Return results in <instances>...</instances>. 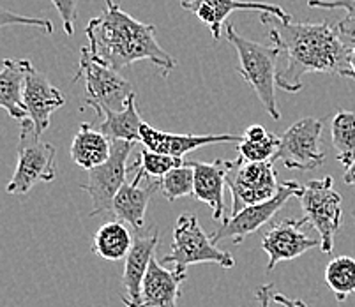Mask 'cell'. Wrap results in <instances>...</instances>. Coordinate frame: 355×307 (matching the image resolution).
Returning a JSON list of instances; mask_svg holds the SVG:
<instances>
[{
	"label": "cell",
	"instance_id": "e0dca14e",
	"mask_svg": "<svg viewBox=\"0 0 355 307\" xmlns=\"http://www.w3.org/2000/svg\"><path fill=\"white\" fill-rule=\"evenodd\" d=\"M241 140L242 134H173L157 131L145 122L140 129V143H144L145 148L180 159L196 148L216 143H239Z\"/></svg>",
	"mask_w": 355,
	"mask_h": 307
},
{
	"label": "cell",
	"instance_id": "836d02e7",
	"mask_svg": "<svg viewBox=\"0 0 355 307\" xmlns=\"http://www.w3.org/2000/svg\"><path fill=\"white\" fill-rule=\"evenodd\" d=\"M343 180H345V184H348V186H355V159H354V163L347 168V171H345Z\"/></svg>",
	"mask_w": 355,
	"mask_h": 307
},
{
	"label": "cell",
	"instance_id": "3957f363",
	"mask_svg": "<svg viewBox=\"0 0 355 307\" xmlns=\"http://www.w3.org/2000/svg\"><path fill=\"white\" fill-rule=\"evenodd\" d=\"M227 40L235 48L239 55V73L248 83L258 99L261 101L266 112L274 121H279V109L276 99V62L279 50L276 46L254 43L235 30L234 25L227 27Z\"/></svg>",
	"mask_w": 355,
	"mask_h": 307
},
{
	"label": "cell",
	"instance_id": "9a60e30c",
	"mask_svg": "<svg viewBox=\"0 0 355 307\" xmlns=\"http://www.w3.org/2000/svg\"><path fill=\"white\" fill-rule=\"evenodd\" d=\"M157 189H161V180L150 179L141 171H137L135 179L125 182L117 193L110 212L117 218V221L125 222L135 231H140L145 226L148 203Z\"/></svg>",
	"mask_w": 355,
	"mask_h": 307
},
{
	"label": "cell",
	"instance_id": "44dd1931",
	"mask_svg": "<svg viewBox=\"0 0 355 307\" xmlns=\"http://www.w3.org/2000/svg\"><path fill=\"white\" fill-rule=\"evenodd\" d=\"M69 154L73 161L83 170H94L108 161L112 154V141L99 129L83 122L78 132L74 134Z\"/></svg>",
	"mask_w": 355,
	"mask_h": 307
},
{
	"label": "cell",
	"instance_id": "cb8c5ba5",
	"mask_svg": "<svg viewBox=\"0 0 355 307\" xmlns=\"http://www.w3.org/2000/svg\"><path fill=\"white\" fill-rule=\"evenodd\" d=\"M279 148V137L266 128L254 124L242 132V140L237 143L239 159L244 163H269Z\"/></svg>",
	"mask_w": 355,
	"mask_h": 307
},
{
	"label": "cell",
	"instance_id": "ac0fdd59",
	"mask_svg": "<svg viewBox=\"0 0 355 307\" xmlns=\"http://www.w3.org/2000/svg\"><path fill=\"white\" fill-rule=\"evenodd\" d=\"M188 166L195 171V196L200 202L207 203L212 210V218L223 219L225 216V186L230 175L234 161L216 159L212 163H202V161H186Z\"/></svg>",
	"mask_w": 355,
	"mask_h": 307
},
{
	"label": "cell",
	"instance_id": "e575fe53",
	"mask_svg": "<svg viewBox=\"0 0 355 307\" xmlns=\"http://www.w3.org/2000/svg\"><path fill=\"white\" fill-rule=\"evenodd\" d=\"M350 66H352V71H354V74H355V46H354V50H352V57H350Z\"/></svg>",
	"mask_w": 355,
	"mask_h": 307
},
{
	"label": "cell",
	"instance_id": "5bb4252c",
	"mask_svg": "<svg viewBox=\"0 0 355 307\" xmlns=\"http://www.w3.org/2000/svg\"><path fill=\"white\" fill-rule=\"evenodd\" d=\"M186 11L193 12L200 21L207 25L216 41L221 40L223 24L234 11H260L276 16L277 20L292 21V16L276 4L263 2H242V0H180Z\"/></svg>",
	"mask_w": 355,
	"mask_h": 307
},
{
	"label": "cell",
	"instance_id": "f1b7e54d",
	"mask_svg": "<svg viewBox=\"0 0 355 307\" xmlns=\"http://www.w3.org/2000/svg\"><path fill=\"white\" fill-rule=\"evenodd\" d=\"M308 6L315 9H345L347 16L338 24V28L355 44V0H308Z\"/></svg>",
	"mask_w": 355,
	"mask_h": 307
},
{
	"label": "cell",
	"instance_id": "8fae6325",
	"mask_svg": "<svg viewBox=\"0 0 355 307\" xmlns=\"http://www.w3.org/2000/svg\"><path fill=\"white\" fill-rule=\"evenodd\" d=\"M302 187L304 186H301L295 180H286V182L279 186V191H277V195L274 198L267 200L263 203H258V205L246 207L237 216L225 218L221 228L212 235V242L218 245V242L230 238L234 244H241L248 235L254 234L266 222H269L286 205L290 198H301Z\"/></svg>",
	"mask_w": 355,
	"mask_h": 307
},
{
	"label": "cell",
	"instance_id": "ffe728a7",
	"mask_svg": "<svg viewBox=\"0 0 355 307\" xmlns=\"http://www.w3.org/2000/svg\"><path fill=\"white\" fill-rule=\"evenodd\" d=\"M34 69L27 59H6L0 71V106L9 113V117L25 122L28 119L25 108V82L28 73Z\"/></svg>",
	"mask_w": 355,
	"mask_h": 307
},
{
	"label": "cell",
	"instance_id": "9c48e42d",
	"mask_svg": "<svg viewBox=\"0 0 355 307\" xmlns=\"http://www.w3.org/2000/svg\"><path fill=\"white\" fill-rule=\"evenodd\" d=\"M135 143L131 141H112V154H110L108 161L94 170H89L87 173L89 179H87V184H83L82 189L92 200L90 218L112 210L115 196L128 182L125 180L129 171L128 157Z\"/></svg>",
	"mask_w": 355,
	"mask_h": 307
},
{
	"label": "cell",
	"instance_id": "8992f818",
	"mask_svg": "<svg viewBox=\"0 0 355 307\" xmlns=\"http://www.w3.org/2000/svg\"><path fill=\"white\" fill-rule=\"evenodd\" d=\"M57 148L51 143H43L35 134L31 121L21 122L18 157L8 193L15 196L27 195L40 182H51L57 175Z\"/></svg>",
	"mask_w": 355,
	"mask_h": 307
},
{
	"label": "cell",
	"instance_id": "4dcf8cb0",
	"mask_svg": "<svg viewBox=\"0 0 355 307\" xmlns=\"http://www.w3.org/2000/svg\"><path fill=\"white\" fill-rule=\"evenodd\" d=\"M16 25V24H25V25H35V27L44 28V34H51L53 32V25L50 24L48 20H43V18H25V16H18V15H11V12L4 11L2 12V27L6 25Z\"/></svg>",
	"mask_w": 355,
	"mask_h": 307
},
{
	"label": "cell",
	"instance_id": "d6a6232c",
	"mask_svg": "<svg viewBox=\"0 0 355 307\" xmlns=\"http://www.w3.org/2000/svg\"><path fill=\"white\" fill-rule=\"evenodd\" d=\"M272 300L276 304H282V306H285V307H309V306H306L304 300H292V299H288L286 295H283V293H274Z\"/></svg>",
	"mask_w": 355,
	"mask_h": 307
},
{
	"label": "cell",
	"instance_id": "d6986e66",
	"mask_svg": "<svg viewBox=\"0 0 355 307\" xmlns=\"http://www.w3.org/2000/svg\"><path fill=\"white\" fill-rule=\"evenodd\" d=\"M186 279L188 276L168 270L154 256L141 283L140 307H177L180 284Z\"/></svg>",
	"mask_w": 355,
	"mask_h": 307
},
{
	"label": "cell",
	"instance_id": "2e32d148",
	"mask_svg": "<svg viewBox=\"0 0 355 307\" xmlns=\"http://www.w3.org/2000/svg\"><path fill=\"white\" fill-rule=\"evenodd\" d=\"M25 108L35 134L41 137L48 129L53 112L66 105V99L60 90L48 80L46 74L32 69L25 82Z\"/></svg>",
	"mask_w": 355,
	"mask_h": 307
},
{
	"label": "cell",
	"instance_id": "30bf717a",
	"mask_svg": "<svg viewBox=\"0 0 355 307\" xmlns=\"http://www.w3.org/2000/svg\"><path fill=\"white\" fill-rule=\"evenodd\" d=\"M320 137L322 122L318 119H301L279 137V148L272 163L282 161L290 170L301 171H311L322 166L325 152L320 147Z\"/></svg>",
	"mask_w": 355,
	"mask_h": 307
},
{
	"label": "cell",
	"instance_id": "7a4b0ae2",
	"mask_svg": "<svg viewBox=\"0 0 355 307\" xmlns=\"http://www.w3.org/2000/svg\"><path fill=\"white\" fill-rule=\"evenodd\" d=\"M101 15L85 27L89 51L96 60L119 71L140 60H148L166 76L175 69L177 60L161 48L156 40V27L135 20L122 11L114 0H105Z\"/></svg>",
	"mask_w": 355,
	"mask_h": 307
},
{
	"label": "cell",
	"instance_id": "277c9868",
	"mask_svg": "<svg viewBox=\"0 0 355 307\" xmlns=\"http://www.w3.org/2000/svg\"><path fill=\"white\" fill-rule=\"evenodd\" d=\"M85 80V92L82 99V109H94L98 117H105L106 112H121L135 96L133 87L122 78L119 71L105 66L90 55L89 48H82L78 73L73 78L76 83Z\"/></svg>",
	"mask_w": 355,
	"mask_h": 307
},
{
	"label": "cell",
	"instance_id": "6da1fadb",
	"mask_svg": "<svg viewBox=\"0 0 355 307\" xmlns=\"http://www.w3.org/2000/svg\"><path fill=\"white\" fill-rule=\"evenodd\" d=\"M276 27L270 28L269 40L272 46L285 55V67L277 71L276 85L286 92L302 89V76L308 73L338 74L354 78L350 66L354 46L347 44L338 25L329 21H282L276 18Z\"/></svg>",
	"mask_w": 355,
	"mask_h": 307
},
{
	"label": "cell",
	"instance_id": "52a82bcc",
	"mask_svg": "<svg viewBox=\"0 0 355 307\" xmlns=\"http://www.w3.org/2000/svg\"><path fill=\"white\" fill-rule=\"evenodd\" d=\"M332 177L311 180L302 187L301 207L304 218L315 226L320 235V249L331 254L334 249V237L343 222V200L332 187Z\"/></svg>",
	"mask_w": 355,
	"mask_h": 307
},
{
	"label": "cell",
	"instance_id": "f546056e",
	"mask_svg": "<svg viewBox=\"0 0 355 307\" xmlns=\"http://www.w3.org/2000/svg\"><path fill=\"white\" fill-rule=\"evenodd\" d=\"M51 4L59 11L60 20H62L64 30L67 35L74 34V20H76V8L78 0H51Z\"/></svg>",
	"mask_w": 355,
	"mask_h": 307
},
{
	"label": "cell",
	"instance_id": "4fadbf2b",
	"mask_svg": "<svg viewBox=\"0 0 355 307\" xmlns=\"http://www.w3.org/2000/svg\"><path fill=\"white\" fill-rule=\"evenodd\" d=\"M159 245V229L157 226H148L140 229L135 235L133 247L125 256L124 274H122V302L125 307H140L141 283L148 270V265L156 256V249Z\"/></svg>",
	"mask_w": 355,
	"mask_h": 307
},
{
	"label": "cell",
	"instance_id": "7c38bea8",
	"mask_svg": "<svg viewBox=\"0 0 355 307\" xmlns=\"http://www.w3.org/2000/svg\"><path fill=\"white\" fill-rule=\"evenodd\" d=\"M306 225H308L306 218L283 219V221L276 222L267 229L263 238H261V249L269 256L267 272H270L277 263L295 260L309 249L320 245V238L308 237L304 234Z\"/></svg>",
	"mask_w": 355,
	"mask_h": 307
},
{
	"label": "cell",
	"instance_id": "d4e9b609",
	"mask_svg": "<svg viewBox=\"0 0 355 307\" xmlns=\"http://www.w3.org/2000/svg\"><path fill=\"white\" fill-rule=\"evenodd\" d=\"M331 132L338 161L348 168L355 159V113L345 109L336 113Z\"/></svg>",
	"mask_w": 355,
	"mask_h": 307
},
{
	"label": "cell",
	"instance_id": "83f0119b",
	"mask_svg": "<svg viewBox=\"0 0 355 307\" xmlns=\"http://www.w3.org/2000/svg\"><path fill=\"white\" fill-rule=\"evenodd\" d=\"M161 193L170 203L195 193V171L186 164V159L182 166L175 168L161 179Z\"/></svg>",
	"mask_w": 355,
	"mask_h": 307
},
{
	"label": "cell",
	"instance_id": "ba28073f",
	"mask_svg": "<svg viewBox=\"0 0 355 307\" xmlns=\"http://www.w3.org/2000/svg\"><path fill=\"white\" fill-rule=\"evenodd\" d=\"M227 186L232 193V216H237L246 207L258 205L274 198L282 184L277 182V173L272 161L269 163H244L234 161Z\"/></svg>",
	"mask_w": 355,
	"mask_h": 307
},
{
	"label": "cell",
	"instance_id": "7402d4cb",
	"mask_svg": "<svg viewBox=\"0 0 355 307\" xmlns=\"http://www.w3.org/2000/svg\"><path fill=\"white\" fill-rule=\"evenodd\" d=\"M133 242L135 237L124 222L110 221L96 231L94 240H92V253L106 261L125 260L133 247Z\"/></svg>",
	"mask_w": 355,
	"mask_h": 307
},
{
	"label": "cell",
	"instance_id": "5b68a950",
	"mask_svg": "<svg viewBox=\"0 0 355 307\" xmlns=\"http://www.w3.org/2000/svg\"><path fill=\"white\" fill-rule=\"evenodd\" d=\"M168 263H173V270L180 276H188L189 265L218 263L223 268H232L235 265L234 256L228 251H223L212 242V237L193 214H180L173 228V240L170 253L163 258Z\"/></svg>",
	"mask_w": 355,
	"mask_h": 307
},
{
	"label": "cell",
	"instance_id": "603a6c76",
	"mask_svg": "<svg viewBox=\"0 0 355 307\" xmlns=\"http://www.w3.org/2000/svg\"><path fill=\"white\" fill-rule=\"evenodd\" d=\"M141 117L137 109V99L135 96L128 101L124 109L121 112H106L99 124V131L108 138L110 141H140Z\"/></svg>",
	"mask_w": 355,
	"mask_h": 307
},
{
	"label": "cell",
	"instance_id": "1f68e13d",
	"mask_svg": "<svg viewBox=\"0 0 355 307\" xmlns=\"http://www.w3.org/2000/svg\"><path fill=\"white\" fill-rule=\"evenodd\" d=\"M272 288L274 284L270 283V284H261V286L257 290V300L260 302V307H270V304L274 302Z\"/></svg>",
	"mask_w": 355,
	"mask_h": 307
},
{
	"label": "cell",
	"instance_id": "4316f807",
	"mask_svg": "<svg viewBox=\"0 0 355 307\" xmlns=\"http://www.w3.org/2000/svg\"><path fill=\"white\" fill-rule=\"evenodd\" d=\"M184 159L173 156H166V154H159V152H153L148 148H141L138 152L137 161H135L129 171H141L145 175H148L150 179L161 180L164 175H168L170 171L175 170V168L182 166Z\"/></svg>",
	"mask_w": 355,
	"mask_h": 307
},
{
	"label": "cell",
	"instance_id": "484cf974",
	"mask_svg": "<svg viewBox=\"0 0 355 307\" xmlns=\"http://www.w3.org/2000/svg\"><path fill=\"white\" fill-rule=\"evenodd\" d=\"M325 283L329 284L336 299L343 302L355 293V260L350 256H338L329 261L325 268Z\"/></svg>",
	"mask_w": 355,
	"mask_h": 307
}]
</instances>
